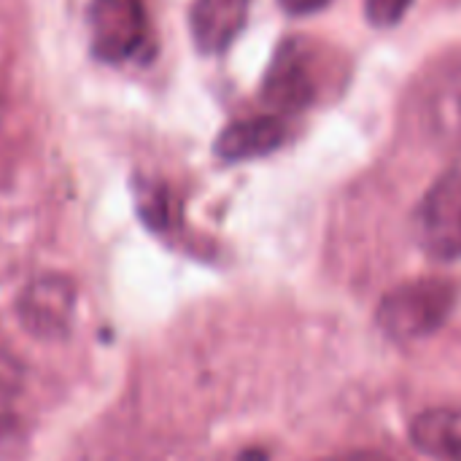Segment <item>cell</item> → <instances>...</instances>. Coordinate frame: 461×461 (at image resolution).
<instances>
[{"label":"cell","mask_w":461,"mask_h":461,"mask_svg":"<svg viewBox=\"0 0 461 461\" xmlns=\"http://www.w3.org/2000/svg\"><path fill=\"white\" fill-rule=\"evenodd\" d=\"M419 240L435 259L461 257V173L443 176L419 205Z\"/></svg>","instance_id":"cell-5"},{"label":"cell","mask_w":461,"mask_h":461,"mask_svg":"<svg viewBox=\"0 0 461 461\" xmlns=\"http://www.w3.org/2000/svg\"><path fill=\"white\" fill-rule=\"evenodd\" d=\"M459 303V284L446 278H421L392 289L378 305V327L394 340H419L435 335L451 319Z\"/></svg>","instance_id":"cell-1"},{"label":"cell","mask_w":461,"mask_h":461,"mask_svg":"<svg viewBox=\"0 0 461 461\" xmlns=\"http://www.w3.org/2000/svg\"><path fill=\"white\" fill-rule=\"evenodd\" d=\"M22 389V370L8 351L0 348V446L16 429V400Z\"/></svg>","instance_id":"cell-10"},{"label":"cell","mask_w":461,"mask_h":461,"mask_svg":"<svg viewBox=\"0 0 461 461\" xmlns=\"http://www.w3.org/2000/svg\"><path fill=\"white\" fill-rule=\"evenodd\" d=\"M281 8L292 16H305V14H316L324 5H330L332 0H278Z\"/></svg>","instance_id":"cell-13"},{"label":"cell","mask_w":461,"mask_h":461,"mask_svg":"<svg viewBox=\"0 0 461 461\" xmlns=\"http://www.w3.org/2000/svg\"><path fill=\"white\" fill-rule=\"evenodd\" d=\"M413 446L440 461H461V411L459 408H432L416 416L411 424Z\"/></svg>","instance_id":"cell-9"},{"label":"cell","mask_w":461,"mask_h":461,"mask_svg":"<svg viewBox=\"0 0 461 461\" xmlns=\"http://www.w3.org/2000/svg\"><path fill=\"white\" fill-rule=\"evenodd\" d=\"M286 135L289 132H286V124L281 116H276V113L251 116V119L224 127L213 143V151L224 162L257 159V157H265V154H273L276 149H281Z\"/></svg>","instance_id":"cell-7"},{"label":"cell","mask_w":461,"mask_h":461,"mask_svg":"<svg viewBox=\"0 0 461 461\" xmlns=\"http://www.w3.org/2000/svg\"><path fill=\"white\" fill-rule=\"evenodd\" d=\"M76 313V284L59 273H43L32 278L16 303L19 324L41 340H57L68 335Z\"/></svg>","instance_id":"cell-3"},{"label":"cell","mask_w":461,"mask_h":461,"mask_svg":"<svg viewBox=\"0 0 461 461\" xmlns=\"http://www.w3.org/2000/svg\"><path fill=\"white\" fill-rule=\"evenodd\" d=\"M424 124L443 146H461V65L443 70L424 95Z\"/></svg>","instance_id":"cell-8"},{"label":"cell","mask_w":461,"mask_h":461,"mask_svg":"<svg viewBox=\"0 0 461 461\" xmlns=\"http://www.w3.org/2000/svg\"><path fill=\"white\" fill-rule=\"evenodd\" d=\"M411 5L413 0H365V16L375 27H392L408 14Z\"/></svg>","instance_id":"cell-12"},{"label":"cell","mask_w":461,"mask_h":461,"mask_svg":"<svg viewBox=\"0 0 461 461\" xmlns=\"http://www.w3.org/2000/svg\"><path fill=\"white\" fill-rule=\"evenodd\" d=\"M251 0H194L189 27L203 54H221L240 35Z\"/></svg>","instance_id":"cell-6"},{"label":"cell","mask_w":461,"mask_h":461,"mask_svg":"<svg viewBox=\"0 0 461 461\" xmlns=\"http://www.w3.org/2000/svg\"><path fill=\"white\" fill-rule=\"evenodd\" d=\"M259 97L267 108L278 113H297L308 108L316 97V81L311 73V59L305 46L297 38H286L262 78Z\"/></svg>","instance_id":"cell-4"},{"label":"cell","mask_w":461,"mask_h":461,"mask_svg":"<svg viewBox=\"0 0 461 461\" xmlns=\"http://www.w3.org/2000/svg\"><path fill=\"white\" fill-rule=\"evenodd\" d=\"M138 211H140V219L146 221V227H151V230H167V227H173V221L178 216V205H176L170 189L162 184H149L140 192Z\"/></svg>","instance_id":"cell-11"},{"label":"cell","mask_w":461,"mask_h":461,"mask_svg":"<svg viewBox=\"0 0 461 461\" xmlns=\"http://www.w3.org/2000/svg\"><path fill=\"white\" fill-rule=\"evenodd\" d=\"M324 461H392L389 456H384V454H375V451H348V454H338V456H332V459H324Z\"/></svg>","instance_id":"cell-14"},{"label":"cell","mask_w":461,"mask_h":461,"mask_svg":"<svg viewBox=\"0 0 461 461\" xmlns=\"http://www.w3.org/2000/svg\"><path fill=\"white\" fill-rule=\"evenodd\" d=\"M86 16L92 51L103 62L116 65L146 54L151 32L143 0H92Z\"/></svg>","instance_id":"cell-2"},{"label":"cell","mask_w":461,"mask_h":461,"mask_svg":"<svg viewBox=\"0 0 461 461\" xmlns=\"http://www.w3.org/2000/svg\"><path fill=\"white\" fill-rule=\"evenodd\" d=\"M240 461H265V454L262 451H249V454H243Z\"/></svg>","instance_id":"cell-15"}]
</instances>
